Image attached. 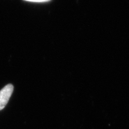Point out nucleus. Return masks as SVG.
Masks as SVG:
<instances>
[{"label": "nucleus", "instance_id": "obj_2", "mask_svg": "<svg viewBox=\"0 0 129 129\" xmlns=\"http://www.w3.org/2000/svg\"><path fill=\"white\" fill-rule=\"evenodd\" d=\"M24 1L32 2H46L50 1L51 0H24Z\"/></svg>", "mask_w": 129, "mask_h": 129}, {"label": "nucleus", "instance_id": "obj_1", "mask_svg": "<svg viewBox=\"0 0 129 129\" xmlns=\"http://www.w3.org/2000/svg\"><path fill=\"white\" fill-rule=\"evenodd\" d=\"M14 86L8 84L0 90V110L5 108L13 94Z\"/></svg>", "mask_w": 129, "mask_h": 129}]
</instances>
